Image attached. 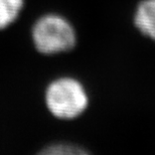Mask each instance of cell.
I'll list each match as a JSON object with an SVG mask.
<instances>
[{"label": "cell", "instance_id": "1", "mask_svg": "<svg viewBox=\"0 0 155 155\" xmlns=\"http://www.w3.org/2000/svg\"><path fill=\"white\" fill-rule=\"evenodd\" d=\"M45 100L51 115L61 120H72L81 116L89 105V97L84 86L70 77L54 80L45 90Z\"/></svg>", "mask_w": 155, "mask_h": 155}, {"label": "cell", "instance_id": "2", "mask_svg": "<svg viewBox=\"0 0 155 155\" xmlns=\"http://www.w3.org/2000/svg\"><path fill=\"white\" fill-rule=\"evenodd\" d=\"M32 41L40 54L51 55L74 48L77 35L74 26L58 14H45L35 21L31 31Z\"/></svg>", "mask_w": 155, "mask_h": 155}, {"label": "cell", "instance_id": "3", "mask_svg": "<svg viewBox=\"0 0 155 155\" xmlns=\"http://www.w3.org/2000/svg\"><path fill=\"white\" fill-rule=\"evenodd\" d=\"M134 24L142 35L155 40V0H142L134 14Z\"/></svg>", "mask_w": 155, "mask_h": 155}, {"label": "cell", "instance_id": "4", "mask_svg": "<svg viewBox=\"0 0 155 155\" xmlns=\"http://www.w3.org/2000/svg\"><path fill=\"white\" fill-rule=\"evenodd\" d=\"M24 0H0V30L10 26L19 16Z\"/></svg>", "mask_w": 155, "mask_h": 155}, {"label": "cell", "instance_id": "5", "mask_svg": "<svg viewBox=\"0 0 155 155\" xmlns=\"http://www.w3.org/2000/svg\"><path fill=\"white\" fill-rule=\"evenodd\" d=\"M40 153L46 155H83L89 152L78 145L69 143H57L49 145L45 149L41 150Z\"/></svg>", "mask_w": 155, "mask_h": 155}]
</instances>
